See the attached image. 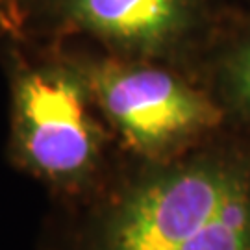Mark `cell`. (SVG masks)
<instances>
[{
    "label": "cell",
    "mask_w": 250,
    "mask_h": 250,
    "mask_svg": "<svg viewBox=\"0 0 250 250\" xmlns=\"http://www.w3.org/2000/svg\"><path fill=\"white\" fill-rule=\"evenodd\" d=\"M93 250H250V165L200 156L137 176L100 215Z\"/></svg>",
    "instance_id": "cell-1"
},
{
    "label": "cell",
    "mask_w": 250,
    "mask_h": 250,
    "mask_svg": "<svg viewBox=\"0 0 250 250\" xmlns=\"http://www.w3.org/2000/svg\"><path fill=\"white\" fill-rule=\"evenodd\" d=\"M9 56L15 160L50 186L80 188L102 163L107 126L83 63L58 50L26 58L11 46Z\"/></svg>",
    "instance_id": "cell-2"
},
{
    "label": "cell",
    "mask_w": 250,
    "mask_h": 250,
    "mask_svg": "<svg viewBox=\"0 0 250 250\" xmlns=\"http://www.w3.org/2000/svg\"><path fill=\"white\" fill-rule=\"evenodd\" d=\"M80 60L107 128L146 160L174 158L223 121V109L206 93L150 60Z\"/></svg>",
    "instance_id": "cell-3"
},
{
    "label": "cell",
    "mask_w": 250,
    "mask_h": 250,
    "mask_svg": "<svg viewBox=\"0 0 250 250\" xmlns=\"http://www.w3.org/2000/svg\"><path fill=\"white\" fill-rule=\"evenodd\" d=\"M197 22V0H0V26L13 39L85 36L107 54L134 60L174 50Z\"/></svg>",
    "instance_id": "cell-4"
},
{
    "label": "cell",
    "mask_w": 250,
    "mask_h": 250,
    "mask_svg": "<svg viewBox=\"0 0 250 250\" xmlns=\"http://www.w3.org/2000/svg\"><path fill=\"white\" fill-rule=\"evenodd\" d=\"M228 93L233 102L250 115V46L243 48L230 63Z\"/></svg>",
    "instance_id": "cell-5"
}]
</instances>
